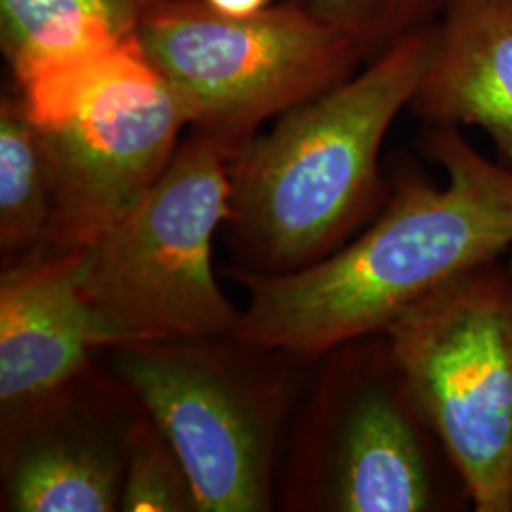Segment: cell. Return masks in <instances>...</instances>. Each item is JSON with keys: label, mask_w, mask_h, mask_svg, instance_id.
Masks as SVG:
<instances>
[{"label": "cell", "mask_w": 512, "mask_h": 512, "mask_svg": "<svg viewBox=\"0 0 512 512\" xmlns=\"http://www.w3.org/2000/svg\"><path fill=\"white\" fill-rule=\"evenodd\" d=\"M425 154L444 183L406 175L359 238L291 274L236 270L249 300L232 338L315 359L384 334L429 296L512 249V167L459 128L433 126Z\"/></svg>", "instance_id": "cell-1"}, {"label": "cell", "mask_w": 512, "mask_h": 512, "mask_svg": "<svg viewBox=\"0 0 512 512\" xmlns=\"http://www.w3.org/2000/svg\"><path fill=\"white\" fill-rule=\"evenodd\" d=\"M431 42L433 25L397 40L239 150L226 222L238 270H302L342 247L378 209L385 135L410 109Z\"/></svg>", "instance_id": "cell-2"}, {"label": "cell", "mask_w": 512, "mask_h": 512, "mask_svg": "<svg viewBox=\"0 0 512 512\" xmlns=\"http://www.w3.org/2000/svg\"><path fill=\"white\" fill-rule=\"evenodd\" d=\"M14 88L54 175L52 249H80L126 213L190 129L137 35L37 69Z\"/></svg>", "instance_id": "cell-3"}, {"label": "cell", "mask_w": 512, "mask_h": 512, "mask_svg": "<svg viewBox=\"0 0 512 512\" xmlns=\"http://www.w3.org/2000/svg\"><path fill=\"white\" fill-rule=\"evenodd\" d=\"M232 160L219 141L188 129L160 179L80 247V289L114 346L232 336L239 311L213 272Z\"/></svg>", "instance_id": "cell-4"}, {"label": "cell", "mask_w": 512, "mask_h": 512, "mask_svg": "<svg viewBox=\"0 0 512 512\" xmlns=\"http://www.w3.org/2000/svg\"><path fill=\"white\" fill-rule=\"evenodd\" d=\"M137 38L179 97L190 129L234 156L264 124L329 92L365 63L308 0L272 2L245 16L207 0H150Z\"/></svg>", "instance_id": "cell-5"}, {"label": "cell", "mask_w": 512, "mask_h": 512, "mask_svg": "<svg viewBox=\"0 0 512 512\" xmlns=\"http://www.w3.org/2000/svg\"><path fill=\"white\" fill-rule=\"evenodd\" d=\"M476 512H512V264L429 296L384 332Z\"/></svg>", "instance_id": "cell-6"}, {"label": "cell", "mask_w": 512, "mask_h": 512, "mask_svg": "<svg viewBox=\"0 0 512 512\" xmlns=\"http://www.w3.org/2000/svg\"><path fill=\"white\" fill-rule=\"evenodd\" d=\"M234 338L137 340L109 348L118 384L183 461L198 512L272 505L285 385L249 370Z\"/></svg>", "instance_id": "cell-7"}, {"label": "cell", "mask_w": 512, "mask_h": 512, "mask_svg": "<svg viewBox=\"0 0 512 512\" xmlns=\"http://www.w3.org/2000/svg\"><path fill=\"white\" fill-rule=\"evenodd\" d=\"M315 476L321 511L425 512L442 501L423 420L384 334L336 378Z\"/></svg>", "instance_id": "cell-8"}, {"label": "cell", "mask_w": 512, "mask_h": 512, "mask_svg": "<svg viewBox=\"0 0 512 512\" xmlns=\"http://www.w3.org/2000/svg\"><path fill=\"white\" fill-rule=\"evenodd\" d=\"M82 249L42 247L6 262L0 281V404L4 421L82 376L114 346L80 289Z\"/></svg>", "instance_id": "cell-9"}, {"label": "cell", "mask_w": 512, "mask_h": 512, "mask_svg": "<svg viewBox=\"0 0 512 512\" xmlns=\"http://www.w3.org/2000/svg\"><path fill=\"white\" fill-rule=\"evenodd\" d=\"M80 378L10 421L18 431L4 461V511H120L137 416L88 401Z\"/></svg>", "instance_id": "cell-10"}, {"label": "cell", "mask_w": 512, "mask_h": 512, "mask_svg": "<svg viewBox=\"0 0 512 512\" xmlns=\"http://www.w3.org/2000/svg\"><path fill=\"white\" fill-rule=\"evenodd\" d=\"M410 110L431 126L482 129L512 164V0L446 4Z\"/></svg>", "instance_id": "cell-11"}, {"label": "cell", "mask_w": 512, "mask_h": 512, "mask_svg": "<svg viewBox=\"0 0 512 512\" xmlns=\"http://www.w3.org/2000/svg\"><path fill=\"white\" fill-rule=\"evenodd\" d=\"M150 0H0L12 80L137 35Z\"/></svg>", "instance_id": "cell-12"}, {"label": "cell", "mask_w": 512, "mask_h": 512, "mask_svg": "<svg viewBox=\"0 0 512 512\" xmlns=\"http://www.w3.org/2000/svg\"><path fill=\"white\" fill-rule=\"evenodd\" d=\"M55 184L46 150L14 90L0 97V247L4 262L48 245Z\"/></svg>", "instance_id": "cell-13"}, {"label": "cell", "mask_w": 512, "mask_h": 512, "mask_svg": "<svg viewBox=\"0 0 512 512\" xmlns=\"http://www.w3.org/2000/svg\"><path fill=\"white\" fill-rule=\"evenodd\" d=\"M120 511L198 512L183 461L147 414L129 429Z\"/></svg>", "instance_id": "cell-14"}, {"label": "cell", "mask_w": 512, "mask_h": 512, "mask_svg": "<svg viewBox=\"0 0 512 512\" xmlns=\"http://www.w3.org/2000/svg\"><path fill=\"white\" fill-rule=\"evenodd\" d=\"M450 0H308L311 10L340 29L363 59L431 27Z\"/></svg>", "instance_id": "cell-15"}, {"label": "cell", "mask_w": 512, "mask_h": 512, "mask_svg": "<svg viewBox=\"0 0 512 512\" xmlns=\"http://www.w3.org/2000/svg\"><path fill=\"white\" fill-rule=\"evenodd\" d=\"M213 8L226 14L234 16H245V14H255L258 10L266 8L272 4V0H207Z\"/></svg>", "instance_id": "cell-16"}]
</instances>
